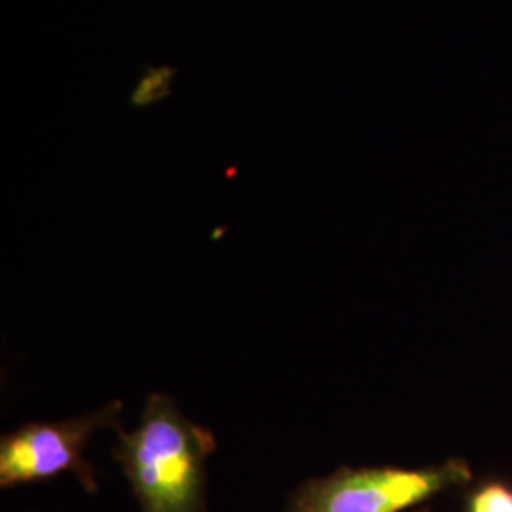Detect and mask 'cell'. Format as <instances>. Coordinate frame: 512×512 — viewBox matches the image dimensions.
<instances>
[{
    "instance_id": "obj_1",
    "label": "cell",
    "mask_w": 512,
    "mask_h": 512,
    "mask_svg": "<svg viewBox=\"0 0 512 512\" xmlns=\"http://www.w3.org/2000/svg\"><path fill=\"white\" fill-rule=\"evenodd\" d=\"M118 435L114 459L141 512H207V461L217 448L209 429L167 395H150L139 427Z\"/></svg>"
},
{
    "instance_id": "obj_2",
    "label": "cell",
    "mask_w": 512,
    "mask_h": 512,
    "mask_svg": "<svg viewBox=\"0 0 512 512\" xmlns=\"http://www.w3.org/2000/svg\"><path fill=\"white\" fill-rule=\"evenodd\" d=\"M471 476L469 465L461 459L427 469L342 467L300 484L283 512H401L467 484Z\"/></svg>"
},
{
    "instance_id": "obj_3",
    "label": "cell",
    "mask_w": 512,
    "mask_h": 512,
    "mask_svg": "<svg viewBox=\"0 0 512 512\" xmlns=\"http://www.w3.org/2000/svg\"><path fill=\"white\" fill-rule=\"evenodd\" d=\"M122 403L55 423H27L0 439V486L14 488L37 480L73 473L86 492H97L93 467L84 448L97 429L120 427Z\"/></svg>"
},
{
    "instance_id": "obj_4",
    "label": "cell",
    "mask_w": 512,
    "mask_h": 512,
    "mask_svg": "<svg viewBox=\"0 0 512 512\" xmlns=\"http://www.w3.org/2000/svg\"><path fill=\"white\" fill-rule=\"evenodd\" d=\"M175 78H177V67H171V65L143 67L139 82L135 84L133 92L129 93V105L137 110L148 109L154 103L171 97Z\"/></svg>"
},
{
    "instance_id": "obj_5",
    "label": "cell",
    "mask_w": 512,
    "mask_h": 512,
    "mask_svg": "<svg viewBox=\"0 0 512 512\" xmlns=\"http://www.w3.org/2000/svg\"><path fill=\"white\" fill-rule=\"evenodd\" d=\"M469 512H512V490L503 484H486L469 503Z\"/></svg>"
},
{
    "instance_id": "obj_6",
    "label": "cell",
    "mask_w": 512,
    "mask_h": 512,
    "mask_svg": "<svg viewBox=\"0 0 512 512\" xmlns=\"http://www.w3.org/2000/svg\"><path fill=\"white\" fill-rule=\"evenodd\" d=\"M420 512H427V511H420Z\"/></svg>"
}]
</instances>
